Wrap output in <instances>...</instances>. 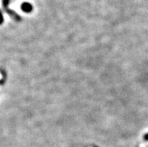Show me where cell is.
I'll use <instances>...</instances> for the list:
<instances>
[{"label": "cell", "instance_id": "1", "mask_svg": "<svg viewBox=\"0 0 148 147\" xmlns=\"http://www.w3.org/2000/svg\"><path fill=\"white\" fill-rule=\"evenodd\" d=\"M10 0H2V8H3V10L5 11L9 15L10 17H11L14 20L17 21H20L21 20V16L19 14H17L16 12L13 11V10H11L8 8V5H9Z\"/></svg>", "mask_w": 148, "mask_h": 147}, {"label": "cell", "instance_id": "2", "mask_svg": "<svg viewBox=\"0 0 148 147\" xmlns=\"http://www.w3.org/2000/svg\"><path fill=\"white\" fill-rule=\"evenodd\" d=\"M21 8L25 13H31L33 10V6L31 3L27 2H23L21 5Z\"/></svg>", "mask_w": 148, "mask_h": 147}, {"label": "cell", "instance_id": "3", "mask_svg": "<svg viewBox=\"0 0 148 147\" xmlns=\"http://www.w3.org/2000/svg\"><path fill=\"white\" fill-rule=\"evenodd\" d=\"M4 21V18H3V15H2V11H0V25L2 24V23Z\"/></svg>", "mask_w": 148, "mask_h": 147}, {"label": "cell", "instance_id": "4", "mask_svg": "<svg viewBox=\"0 0 148 147\" xmlns=\"http://www.w3.org/2000/svg\"><path fill=\"white\" fill-rule=\"evenodd\" d=\"M144 139H145V140H147L148 141V134H145V136H144Z\"/></svg>", "mask_w": 148, "mask_h": 147}]
</instances>
